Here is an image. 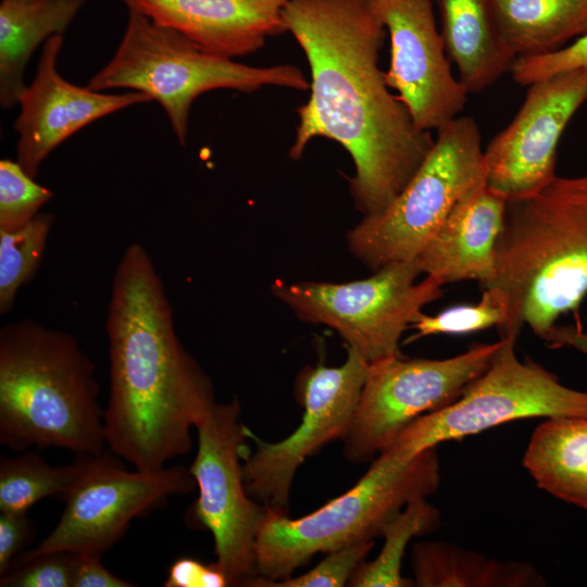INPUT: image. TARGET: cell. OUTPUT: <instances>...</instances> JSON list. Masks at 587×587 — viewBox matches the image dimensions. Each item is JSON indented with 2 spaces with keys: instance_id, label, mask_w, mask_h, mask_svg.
Masks as SVG:
<instances>
[{
  "instance_id": "cell-1",
  "label": "cell",
  "mask_w": 587,
  "mask_h": 587,
  "mask_svg": "<svg viewBox=\"0 0 587 587\" xmlns=\"http://www.w3.org/2000/svg\"><path fill=\"white\" fill-rule=\"evenodd\" d=\"M283 22L311 72L290 158H301L315 137L338 142L354 165L350 192L357 209L363 216L382 213L435 142L390 92L378 66L384 25L371 0H286Z\"/></svg>"
},
{
  "instance_id": "cell-2",
  "label": "cell",
  "mask_w": 587,
  "mask_h": 587,
  "mask_svg": "<svg viewBox=\"0 0 587 587\" xmlns=\"http://www.w3.org/2000/svg\"><path fill=\"white\" fill-rule=\"evenodd\" d=\"M153 260L130 243L113 276L105 329L110 396L105 444L135 469L157 471L187 454L217 403L210 377L182 345Z\"/></svg>"
},
{
  "instance_id": "cell-3",
  "label": "cell",
  "mask_w": 587,
  "mask_h": 587,
  "mask_svg": "<svg viewBox=\"0 0 587 587\" xmlns=\"http://www.w3.org/2000/svg\"><path fill=\"white\" fill-rule=\"evenodd\" d=\"M487 286L509 298L500 337L523 326L542 338L587 298V175L555 176L541 189L507 201Z\"/></svg>"
},
{
  "instance_id": "cell-4",
  "label": "cell",
  "mask_w": 587,
  "mask_h": 587,
  "mask_svg": "<svg viewBox=\"0 0 587 587\" xmlns=\"http://www.w3.org/2000/svg\"><path fill=\"white\" fill-rule=\"evenodd\" d=\"M95 364L76 338L30 320L0 329V441L16 451L104 450Z\"/></svg>"
},
{
  "instance_id": "cell-5",
  "label": "cell",
  "mask_w": 587,
  "mask_h": 587,
  "mask_svg": "<svg viewBox=\"0 0 587 587\" xmlns=\"http://www.w3.org/2000/svg\"><path fill=\"white\" fill-rule=\"evenodd\" d=\"M87 86L147 95L163 108L175 136L185 145L190 108L200 95L214 89L253 92L265 86L304 91L310 82L290 64L252 66L210 53L180 32L128 8L115 53Z\"/></svg>"
},
{
  "instance_id": "cell-6",
  "label": "cell",
  "mask_w": 587,
  "mask_h": 587,
  "mask_svg": "<svg viewBox=\"0 0 587 587\" xmlns=\"http://www.w3.org/2000/svg\"><path fill=\"white\" fill-rule=\"evenodd\" d=\"M436 447L407 462L385 454L344 495L299 519L268 513L257 538V578L277 582L316 553L382 537L386 525L411 501L427 498L439 486Z\"/></svg>"
},
{
  "instance_id": "cell-7",
  "label": "cell",
  "mask_w": 587,
  "mask_h": 587,
  "mask_svg": "<svg viewBox=\"0 0 587 587\" xmlns=\"http://www.w3.org/2000/svg\"><path fill=\"white\" fill-rule=\"evenodd\" d=\"M484 180L479 127L458 116L437 130L430 152L389 207L348 233L349 250L373 271L414 260L454 204Z\"/></svg>"
},
{
  "instance_id": "cell-8",
  "label": "cell",
  "mask_w": 587,
  "mask_h": 587,
  "mask_svg": "<svg viewBox=\"0 0 587 587\" xmlns=\"http://www.w3.org/2000/svg\"><path fill=\"white\" fill-rule=\"evenodd\" d=\"M516 337H500L487 369L451 404L408 425L383 452L407 462L438 444L462 439L507 422L535 417H587V391L570 388L529 358L521 361Z\"/></svg>"
},
{
  "instance_id": "cell-9",
  "label": "cell",
  "mask_w": 587,
  "mask_h": 587,
  "mask_svg": "<svg viewBox=\"0 0 587 587\" xmlns=\"http://www.w3.org/2000/svg\"><path fill=\"white\" fill-rule=\"evenodd\" d=\"M348 283L276 280L273 295L298 319L336 330L369 363L400 354L399 342L414 317L442 297V285L422 274L415 260L389 263Z\"/></svg>"
},
{
  "instance_id": "cell-10",
  "label": "cell",
  "mask_w": 587,
  "mask_h": 587,
  "mask_svg": "<svg viewBox=\"0 0 587 587\" xmlns=\"http://www.w3.org/2000/svg\"><path fill=\"white\" fill-rule=\"evenodd\" d=\"M237 400L216 403L196 427L197 453L189 471L199 496L187 512V523L210 530L216 563L230 586H247L257 576V538L268 508L248 494L242 461L248 451V427Z\"/></svg>"
},
{
  "instance_id": "cell-11",
  "label": "cell",
  "mask_w": 587,
  "mask_h": 587,
  "mask_svg": "<svg viewBox=\"0 0 587 587\" xmlns=\"http://www.w3.org/2000/svg\"><path fill=\"white\" fill-rule=\"evenodd\" d=\"M500 346L474 344L465 352L439 360L401 354L369 365L344 454L352 463L373 461L420 416L455 401L489 365Z\"/></svg>"
},
{
  "instance_id": "cell-12",
  "label": "cell",
  "mask_w": 587,
  "mask_h": 587,
  "mask_svg": "<svg viewBox=\"0 0 587 587\" xmlns=\"http://www.w3.org/2000/svg\"><path fill=\"white\" fill-rule=\"evenodd\" d=\"M76 459L78 473L62 499L65 508L58 524L12 566L58 551L102 555L124 535L134 519L197 486L189 469L183 465L128 471L104 451L77 454Z\"/></svg>"
},
{
  "instance_id": "cell-13",
  "label": "cell",
  "mask_w": 587,
  "mask_h": 587,
  "mask_svg": "<svg viewBox=\"0 0 587 587\" xmlns=\"http://www.w3.org/2000/svg\"><path fill=\"white\" fill-rule=\"evenodd\" d=\"M370 363L348 348L346 361L335 367L322 363L300 373L297 391L303 405L300 425L285 439L264 441L250 429L255 450L242 461L248 494L268 509L288 513L297 470L324 445L342 439L364 386Z\"/></svg>"
},
{
  "instance_id": "cell-14",
  "label": "cell",
  "mask_w": 587,
  "mask_h": 587,
  "mask_svg": "<svg viewBox=\"0 0 587 587\" xmlns=\"http://www.w3.org/2000/svg\"><path fill=\"white\" fill-rule=\"evenodd\" d=\"M587 102V71L560 73L528 86L511 123L487 145V185L507 197L533 193L555 176L559 140Z\"/></svg>"
},
{
  "instance_id": "cell-15",
  "label": "cell",
  "mask_w": 587,
  "mask_h": 587,
  "mask_svg": "<svg viewBox=\"0 0 587 587\" xmlns=\"http://www.w3.org/2000/svg\"><path fill=\"white\" fill-rule=\"evenodd\" d=\"M390 38L389 88L398 91L421 130H438L460 116L467 90L451 72L432 0H371Z\"/></svg>"
},
{
  "instance_id": "cell-16",
  "label": "cell",
  "mask_w": 587,
  "mask_h": 587,
  "mask_svg": "<svg viewBox=\"0 0 587 587\" xmlns=\"http://www.w3.org/2000/svg\"><path fill=\"white\" fill-rule=\"evenodd\" d=\"M62 43V34L45 41L35 78L18 100L16 161L33 177L52 150L79 129L113 112L151 101L138 91L107 93L67 82L57 68Z\"/></svg>"
},
{
  "instance_id": "cell-17",
  "label": "cell",
  "mask_w": 587,
  "mask_h": 587,
  "mask_svg": "<svg viewBox=\"0 0 587 587\" xmlns=\"http://www.w3.org/2000/svg\"><path fill=\"white\" fill-rule=\"evenodd\" d=\"M127 8L172 27L203 50L234 59L285 32L286 0H124Z\"/></svg>"
},
{
  "instance_id": "cell-18",
  "label": "cell",
  "mask_w": 587,
  "mask_h": 587,
  "mask_svg": "<svg viewBox=\"0 0 587 587\" xmlns=\"http://www.w3.org/2000/svg\"><path fill=\"white\" fill-rule=\"evenodd\" d=\"M507 201L486 180L471 188L414 259L422 274L442 286L462 280L489 284Z\"/></svg>"
},
{
  "instance_id": "cell-19",
  "label": "cell",
  "mask_w": 587,
  "mask_h": 587,
  "mask_svg": "<svg viewBox=\"0 0 587 587\" xmlns=\"http://www.w3.org/2000/svg\"><path fill=\"white\" fill-rule=\"evenodd\" d=\"M446 52L469 93L510 73L516 59L495 24L489 0H436Z\"/></svg>"
},
{
  "instance_id": "cell-20",
  "label": "cell",
  "mask_w": 587,
  "mask_h": 587,
  "mask_svg": "<svg viewBox=\"0 0 587 587\" xmlns=\"http://www.w3.org/2000/svg\"><path fill=\"white\" fill-rule=\"evenodd\" d=\"M82 0H2L0 3V102L8 109L26 88L28 59L43 40L62 34Z\"/></svg>"
},
{
  "instance_id": "cell-21",
  "label": "cell",
  "mask_w": 587,
  "mask_h": 587,
  "mask_svg": "<svg viewBox=\"0 0 587 587\" xmlns=\"http://www.w3.org/2000/svg\"><path fill=\"white\" fill-rule=\"evenodd\" d=\"M523 465L538 488L587 510V417L546 419L530 436Z\"/></svg>"
},
{
  "instance_id": "cell-22",
  "label": "cell",
  "mask_w": 587,
  "mask_h": 587,
  "mask_svg": "<svg viewBox=\"0 0 587 587\" xmlns=\"http://www.w3.org/2000/svg\"><path fill=\"white\" fill-rule=\"evenodd\" d=\"M414 586L542 587L532 564L500 561L445 541H420L411 552Z\"/></svg>"
},
{
  "instance_id": "cell-23",
  "label": "cell",
  "mask_w": 587,
  "mask_h": 587,
  "mask_svg": "<svg viewBox=\"0 0 587 587\" xmlns=\"http://www.w3.org/2000/svg\"><path fill=\"white\" fill-rule=\"evenodd\" d=\"M497 29L516 58L557 51L587 32V0H489Z\"/></svg>"
},
{
  "instance_id": "cell-24",
  "label": "cell",
  "mask_w": 587,
  "mask_h": 587,
  "mask_svg": "<svg viewBox=\"0 0 587 587\" xmlns=\"http://www.w3.org/2000/svg\"><path fill=\"white\" fill-rule=\"evenodd\" d=\"M439 511L426 498L409 502L384 528V545L372 561H363L348 585L354 587H410L413 579L403 577L401 563L405 548L416 536L435 532L440 525Z\"/></svg>"
},
{
  "instance_id": "cell-25",
  "label": "cell",
  "mask_w": 587,
  "mask_h": 587,
  "mask_svg": "<svg viewBox=\"0 0 587 587\" xmlns=\"http://www.w3.org/2000/svg\"><path fill=\"white\" fill-rule=\"evenodd\" d=\"M79 469L78 460L53 466L35 452L0 460V511L27 512L36 502L61 499L70 490Z\"/></svg>"
},
{
  "instance_id": "cell-26",
  "label": "cell",
  "mask_w": 587,
  "mask_h": 587,
  "mask_svg": "<svg viewBox=\"0 0 587 587\" xmlns=\"http://www.w3.org/2000/svg\"><path fill=\"white\" fill-rule=\"evenodd\" d=\"M54 222L51 213H38L12 232L0 230V314L14 304L18 289L35 275Z\"/></svg>"
},
{
  "instance_id": "cell-27",
  "label": "cell",
  "mask_w": 587,
  "mask_h": 587,
  "mask_svg": "<svg viewBox=\"0 0 587 587\" xmlns=\"http://www.w3.org/2000/svg\"><path fill=\"white\" fill-rule=\"evenodd\" d=\"M509 314L508 295L500 287L487 286L475 304L450 307L436 315L420 312L410 326L415 333L407 342L430 335H465L492 326L500 329L507 324Z\"/></svg>"
},
{
  "instance_id": "cell-28",
  "label": "cell",
  "mask_w": 587,
  "mask_h": 587,
  "mask_svg": "<svg viewBox=\"0 0 587 587\" xmlns=\"http://www.w3.org/2000/svg\"><path fill=\"white\" fill-rule=\"evenodd\" d=\"M53 197L17 161H0V230L12 232L29 223Z\"/></svg>"
},
{
  "instance_id": "cell-29",
  "label": "cell",
  "mask_w": 587,
  "mask_h": 587,
  "mask_svg": "<svg viewBox=\"0 0 587 587\" xmlns=\"http://www.w3.org/2000/svg\"><path fill=\"white\" fill-rule=\"evenodd\" d=\"M375 540L355 542L330 552L307 573L277 582L260 580L255 576L247 586L254 587H341L348 585L357 567L364 561Z\"/></svg>"
},
{
  "instance_id": "cell-30",
  "label": "cell",
  "mask_w": 587,
  "mask_h": 587,
  "mask_svg": "<svg viewBox=\"0 0 587 587\" xmlns=\"http://www.w3.org/2000/svg\"><path fill=\"white\" fill-rule=\"evenodd\" d=\"M76 553L58 551L40 554L12 566L0 576L1 587H72Z\"/></svg>"
},
{
  "instance_id": "cell-31",
  "label": "cell",
  "mask_w": 587,
  "mask_h": 587,
  "mask_svg": "<svg viewBox=\"0 0 587 587\" xmlns=\"http://www.w3.org/2000/svg\"><path fill=\"white\" fill-rule=\"evenodd\" d=\"M587 71V32L571 45L548 54L516 58L510 74L522 86L572 71Z\"/></svg>"
},
{
  "instance_id": "cell-32",
  "label": "cell",
  "mask_w": 587,
  "mask_h": 587,
  "mask_svg": "<svg viewBox=\"0 0 587 587\" xmlns=\"http://www.w3.org/2000/svg\"><path fill=\"white\" fill-rule=\"evenodd\" d=\"M35 536L27 512L0 511V576L12 566L13 560Z\"/></svg>"
},
{
  "instance_id": "cell-33",
  "label": "cell",
  "mask_w": 587,
  "mask_h": 587,
  "mask_svg": "<svg viewBox=\"0 0 587 587\" xmlns=\"http://www.w3.org/2000/svg\"><path fill=\"white\" fill-rule=\"evenodd\" d=\"M163 585L165 587L230 586L226 574L216 562L207 564L188 557L177 559L168 567Z\"/></svg>"
},
{
  "instance_id": "cell-34",
  "label": "cell",
  "mask_w": 587,
  "mask_h": 587,
  "mask_svg": "<svg viewBox=\"0 0 587 587\" xmlns=\"http://www.w3.org/2000/svg\"><path fill=\"white\" fill-rule=\"evenodd\" d=\"M104 567L99 554L76 553L72 587H133Z\"/></svg>"
},
{
  "instance_id": "cell-35",
  "label": "cell",
  "mask_w": 587,
  "mask_h": 587,
  "mask_svg": "<svg viewBox=\"0 0 587 587\" xmlns=\"http://www.w3.org/2000/svg\"><path fill=\"white\" fill-rule=\"evenodd\" d=\"M542 339L549 347H570L587 355V327L580 323L554 325Z\"/></svg>"
},
{
  "instance_id": "cell-36",
  "label": "cell",
  "mask_w": 587,
  "mask_h": 587,
  "mask_svg": "<svg viewBox=\"0 0 587 587\" xmlns=\"http://www.w3.org/2000/svg\"><path fill=\"white\" fill-rule=\"evenodd\" d=\"M20 1H34V0H20Z\"/></svg>"
},
{
  "instance_id": "cell-37",
  "label": "cell",
  "mask_w": 587,
  "mask_h": 587,
  "mask_svg": "<svg viewBox=\"0 0 587 587\" xmlns=\"http://www.w3.org/2000/svg\"><path fill=\"white\" fill-rule=\"evenodd\" d=\"M82 1L85 2V1H88V0H82Z\"/></svg>"
}]
</instances>
